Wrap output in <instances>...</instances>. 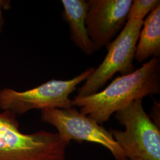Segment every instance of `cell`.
<instances>
[{
    "instance_id": "9c48e42d",
    "label": "cell",
    "mask_w": 160,
    "mask_h": 160,
    "mask_svg": "<svg viewBox=\"0 0 160 160\" xmlns=\"http://www.w3.org/2000/svg\"><path fill=\"white\" fill-rule=\"evenodd\" d=\"M142 26L135 53V59L140 63L149 58L160 57V5L149 14Z\"/></svg>"
},
{
    "instance_id": "6da1fadb",
    "label": "cell",
    "mask_w": 160,
    "mask_h": 160,
    "mask_svg": "<svg viewBox=\"0 0 160 160\" xmlns=\"http://www.w3.org/2000/svg\"><path fill=\"white\" fill-rule=\"evenodd\" d=\"M160 92V60L152 58L133 72L116 78L103 91L84 97H74L72 107L100 125L133 102Z\"/></svg>"
},
{
    "instance_id": "7c38bea8",
    "label": "cell",
    "mask_w": 160,
    "mask_h": 160,
    "mask_svg": "<svg viewBox=\"0 0 160 160\" xmlns=\"http://www.w3.org/2000/svg\"><path fill=\"white\" fill-rule=\"evenodd\" d=\"M4 7H6L4 2H1V1H0V32L2 30L4 25V18L2 12V8Z\"/></svg>"
},
{
    "instance_id": "277c9868",
    "label": "cell",
    "mask_w": 160,
    "mask_h": 160,
    "mask_svg": "<svg viewBox=\"0 0 160 160\" xmlns=\"http://www.w3.org/2000/svg\"><path fill=\"white\" fill-rule=\"evenodd\" d=\"M94 69H87L71 80L53 79L24 92L10 88H2L0 109L23 114L33 109L71 108L72 106L69 95L77 90V86L89 77Z\"/></svg>"
},
{
    "instance_id": "52a82bcc",
    "label": "cell",
    "mask_w": 160,
    "mask_h": 160,
    "mask_svg": "<svg viewBox=\"0 0 160 160\" xmlns=\"http://www.w3.org/2000/svg\"><path fill=\"white\" fill-rule=\"evenodd\" d=\"M132 3V0L87 1L86 29L95 51L108 46L125 25Z\"/></svg>"
},
{
    "instance_id": "30bf717a",
    "label": "cell",
    "mask_w": 160,
    "mask_h": 160,
    "mask_svg": "<svg viewBox=\"0 0 160 160\" xmlns=\"http://www.w3.org/2000/svg\"><path fill=\"white\" fill-rule=\"evenodd\" d=\"M160 5L159 0H134L128 14L127 19L143 20L145 16Z\"/></svg>"
},
{
    "instance_id": "8992f818",
    "label": "cell",
    "mask_w": 160,
    "mask_h": 160,
    "mask_svg": "<svg viewBox=\"0 0 160 160\" xmlns=\"http://www.w3.org/2000/svg\"><path fill=\"white\" fill-rule=\"evenodd\" d=\"M41 119L54 126L59 135L69 144L72 140L98 143L108 149L115 160H128L110 131L74 107L42 110Z\"/></svg>"
},
{
    "instance_id": "8fae6325",
    "label": "cell",
    "mask_w": 160,
    "mask_h": 160,
    "mask_svg": "<svg viewBox=\"0 0 160 160\" xmlns=\"http://www.w3.org/2000/svg\"><path fill=\"white\" fill-rule=\"evenodd\" d=\"M155 123L160 126V103L155 100L154 105L152 108L151 117Z\"/></svg>"
},
{
    "instance_id": "7a4b0ae2",
    "label": "cell",
    "mask_w": 160,
    "mask_h": 160,
    "mask_svg": "<svg viewBox=\"0 0 160 160\" xmlns=\"http://www.w3.org/2000/svg\"><path fill=\"white\" fill-rule=\"evenodd\" d=\"M16 114L0 112V160H65L69 143L58 133H23Z\"/></svg>"
},
{
    "instance_id": "3957f363",
    "label": "cell",
    "mask_w": 160,
    "mask_h": 160,
    "mask_svg": "<svg viewBox=\"0 0 160 160\" xmlns=\"http://www.w3.org/2000/svg\"><path fill=\"white\" fill-rule=\"evenodd\" d=\"M125 131L110 130L128 160H160V126L146 113L142 98L115 113Z\"/></svg>"
},
{
    "instance_id": "ba28073f",
    "label": "cell",
    "mask_w": 160,
    "mask_h": 160,
    "mask_svg": "<svg viewBox=\"0 0 160 160\" xmlns=\"http://www.w3.org/2000/svg\"><path fill=\"white\" fill-rule=\"evenodd\" d=\"M62 17L70 28L71 39L75 45L87 55H92L94 49L86 29L87 10L85 0H62Z\"/></svg>"
},
{
    "instance_id": "5b68a950",
    "label": "cell",
    "mask_w": 160,
    "mask_h": 160,
    "mask_svg": "<svg viewBox=\"0 0 160 160\" xmlns=\"http://www.w3.org/2000/svg\"><path fill=\"white\" fill-rule=\"evenodd\" d=\"M143 20L129 19L115 40L106 48L108 53L102 63L78 90L77 97H84L97 93L117 72L129 74L136 69L133 63L139 34Z\"/></svg>"
}]
</instances>
